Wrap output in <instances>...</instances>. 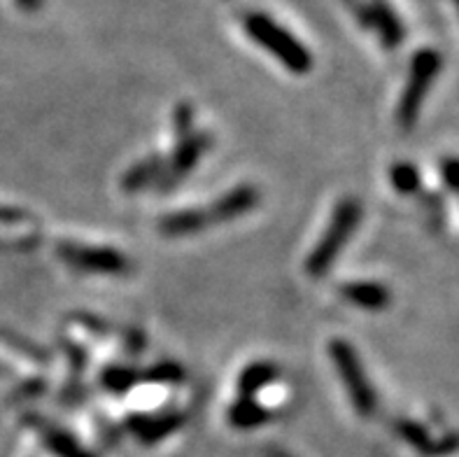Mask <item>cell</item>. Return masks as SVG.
<instances>
[{"instance_id":"cell-1","label":"cell","mask_w":459,"mask_h":457,"mask_svg":"<svg viewBox=\"0 0 459 457\" xmlns=\"http://www.w3.org/2000/svg\"><path fill=\"white\" fill-rule=\"evenodd\" d=\"M243 29L256 45L266 49L282 68L294 73V75H308L313 70V54H310L308 47L264 12L245 14Z\"/></svg>"},{"instance_id":"cell-2","label":"cell","mask_w":459,"mask_h":457,"mask_svg":"<svg viewBox=\"0 0 459 457\" xmlns=\"http://www.w3.org/2000/svg\"><path fill=\"white\" fill-rule=\"evenodd\" d=\"M361 215H364V210L355 197H345L336 203L325 236L315 243L310 255L306 257V273L310 278L320 280L332 271L333 261L341 257L345 245L350 243V238L355 236V232L359 229Z\"/></svg>"},{"instance_id":"cell-3","label":"cell","mask_w":459,"mask_h":457,"mask_svg":"<svg viewBox=\"0 0 459 457\" xmlns=\"http://www.w3.org/2000/svg\"><path fill=\"white\" fill-rule=\"evenodd\" d=\"M443 70V57L441 52L431 49V47H422L411 58L408 66V77L403 84L402 99L396 105V124L403 131H413L415 124L420 119L422 105H425L427 93L434 87L437 77L441 75Z\"/></svg>"},{"instance_id":"cell-4","label":"cell","mask_w":459,"mask_h":457,"mask_svg":"<svg viewBox=\"0 0 459 457\" xmlns=\"http://www.w3.org/2000/svg\"><path fill=\"white\" fill-rule=\"evenodd\" d=\"M329 357H332L338 376L343 381V388L348 392L352 409L361 417H371L373 413L378 411V392L368 381L359 353L345 338H332L329 341Z\"/></svg>"},{"instance_id":"cell-5","label":"cell","mask_w":459,"mask_h":457,"mask_svg":"<svg viewBox=\"0 0 459 457\" xmlns=\"http://www.w3.org/2000/svg\"><path fill=\"white\" fill-rule=\"evenodd\" d=\"M56 257L65 261L70 268L82 273H96V276H128L131 261L117 248L108 245H84L73 241L56 243Z\"/></svg>"},{"instance_id":"cell-6","label":"cell","mask_w":459,"mask_h":457,"mask_svg":"<svg viewBox=\"0 0 459 457\" xmlns=\"http://www.w3.org/2000/svg\"><path fill=\"white\" fill-rule=\"evenodd\" d=\"M210 147H212V134L208 131H194L186 138L178 140L170 156L166 159L161 180L157 182L159 191H170L180 185L182 180L198 166V162L204 159Z\"/></svg>"},{"instance_id":"cell-7","label":"cell","mask_w":459,"mask_h":457,"mask_svg":"<svg viewBox=\"0 0 459 457\" xmlns=\"http://www.w3.org/2000/svg\"><path fill=\"white\" fill-rule=\"evenodd\" d=\"M186 423V416L182 411H166V413H131L126 416L124 425L135 439L145 446H154L159 441L169 439L175 435L182 425Z\"/></svg>"},{"instance_id":"cell-8","label":"cell","mask_w":459,"mask_h":457,"mask_svg":"<svg viewBox=\"0 0 459 457\" xmlns=\"http://www.w3.org/2000/svg\"><path fill=\"white\" fill-rule=\"evenodd\" d=\"M259 198H262V194L252 185H238L233 187V189L224 191L220 198H215L205 208L208 210L210 224H224V222L245 217V215L252 213L259 206Z\"/></svg>"},{"instance_id":"cell-9","label":"cell","mask_w":459,"mask_h":457,"mask_svg":"<svg viewBox=\"0 0 459 457\" xmlns=\"http://www.w3.org/2000/svg\"><path fill=\"white\" fill-rule=\"evenodd\" d=\"M368 12H371V31L380 38L387 52H396L406 38V26L402 17L396 14L390 0H367Z\"/></svg>"},{"instance_id":"cell-10","label":"cell","mask_w":459,"mask_h":457,"mask_svg":"<svg viewBox=\"0 0 459 457\" xmlns=\"http://www.w3.org/2000/svg\"><path fill=\"white\" fill-rule=\"evenodd\" d=\"M341 296L352 306L361 308V311L380 312L385 308H390L392 292L385 283L378 280H350L338 287Z\"/></svg>"},{"instance_id":"cell-11","label":"cell","mask_w":459,"mask_h":457,"mask_svg":"<svg viewBox=\"0 0 459 457\" xmlns=\"http://www.w3.org/2000/svg\"><path fill=\"white\" fill-rule=\"evenodd\" d=\"M210 224L205 208H185L178 213H169L159 220V233L166 238H186L204 233Z\"/></svg>"},{"instance_id":"cell-12","label":"cell","mask_w":459,"mask_h":457,"mask_svg":"<svg viewBox=\"0 0 459 457\" xmlns=\"http://www.w3.org/2000/svg\"><path fill=\"white\" fill-rule=\"evenodd\" d=\"M29 423L33 425L38 432H40L45 446L54 453V457H93L87 448L82 446L75 436L65 432L64 427H56V425L40 420V417L29 416Z\"/></svg>"},{"instance_id":"cell-13","label":"cell","mask_w":459,"mask_h":457,"mask_svg":"<svg viewBox=\"0 0 459 457\" xmlns=\"http://www.w3.org/2000/svg\"><path fill=\"white\" fill-rule=\"evenodd\" d=\"M280 376V369L271 359H255L252 365L245 366L238 374L236 390L238 397H256L262 390L271 388Z\"/></svg>"},{"instance_id":"cell-14","label":"cell","mask_w":459,"mask_h":457,"mask_svg":"<svg viewBox=\"0 0 459 457\" xmlns=\"http://www.w3.org/2000/svg\"><path fill=\"white\" fill-rule=\"evenodd\" d=\"M163 166H166V159L161 154L145 156L143 162L134 163L122 175V189L126 194H135V191H143L147 187L157 185L163 175Z\"/></svg>"},{"instance_id":"cell-15","label":"cell","mask_w":459,"mask_h":457,"mask_svg":"<svg viewBox=\"0 0 459 457\" xmlns=\"http://www.w3.org/2000/svg\"><path fill=\"white\" fill-rule=\"evenodd\" d=\"M227 417L236 429H255L271 420V411L264 404H259L256 397H238L229 406Z\"/></svg>"},{"instance_id":"cell-16","label":"cell","mask_w":459,"mask_h":457,"mask_svg":"<svg viewBox=\"0 0 459 457\" xmlns=\"http://www.w3.org/2000/svg\"><path fill=\"white\" fill-rule=\"evenodd\" d=\"M394 429L399 439L406 441L408 446L422 453L425 457L437 455V439L429 435V429L425 425L408 420V417H399V420H394Z\"/></svg>"},{"instance_id":"cell-17","label":"cell","mask_w":459,"mask_h":457,"mask_svg":"<svg viewBox=\"0 0 459 457\" xmlns=\"http://www.w3.org/2000/svg\"><path fill=\"white\" fill-rule=\"evenodd\" d=\"M143 382L140 369L131 365H110L100 371V385L110 394H126Z\"/></svg>"},{"instance_id":"cell-18","label":"cell","mask_w":459,"mask_h":457,"mask_svg":"<svg viewBox=\"0 0 459 457\" xmlns=\"http://www.w3.org/2000/svg\"><path fill=\"white\" fill-rule=\"evenodd\" d=\"M390 185L402 197H413L422 189V173L413 162H394L390 166Z\"/></svg>"},{"instance_id":"cell-19","label":"cell","mask_w":459,"mask_h":457,"mask_svg":"<svg viewBox=\"0 0 459 457\" xmlns=\"http://www.w3.org/2000/svg\"><path fill=\"white\" fill-rule=\"evenodd\" d=\"M143 382H154V385H180L185 381V369L175 359H159L150 369L140 371Z\"/></svg>"},{"instance_id":"cell-20","label":"cell","mask_w":459,"mask_h":457,"mask_svg":"<svg viewBox=\"0 0 459 457\" xmlns=\"http://www.w3.org/2000/svg\"><path fill=\"white\" fill-rule=\"evenodd\" d=\"M61 346H64L65 355H68V359H70V374H73V381H70V385H80L82 374H84V369H87V365H89L87 350H84L82 346H77L75 341H70V338H64V341H61Z\"/></svg>"},{"instance_id":"cell-21","label":"cell","mask_w":459,"mask_h":457,"mask_svg":"<svg viewBox=\"0 0 459 457\" xmlns=\"http://www.w3.org/2000/svg\"><path fill=\"white\" fill-rule=\"evenodd\" d=\"M173 131L175 138H186L189 134H194V105L182 101V103L175 105L173 110Z\"/></svg>"},{"instance_id":"cell-22","label":"cell","mask_w":459,"mask_h":457,"mask_svg":"<svg viewBox=\"0 0 459 457\" xmlns=\"http://www.w3.org/2000/svg\"><path fill=\"white\" fill-rule=\"evenodd\" d=\"M441 180L446 189H450L453 194H459V156L450 154L441 159Z\"/></svg>"},{"instance_id":"cell-23","label":"cell","mask_w":459,"mask_h":457,"mask_svg":"<svg viewBox=\"0 0 459 457\" xmlns=\"http://www.w3.org/2000/svg\"><path fill=\"white\" fill-rule=\"evenodd\" d=\"M73 320H75L77 324H82L84 330L91 331V334L105 336L108 331H110L108 322H103V320L96 318V315H89V312H75V315H73Z\"/></svg>"},{"instance_id":"cell-24","label":"cell","mask_w":459,"mask_h":457,"mask_svg":"<svg viewBox=\"0 0 459 457\" xmlns=\"http://www.w3.org/2000/svg\"><path fill=\"white\" fill-rule=\"evenodd\" d=\"M124 350H126L128 357H138L143 350H145V334L140 330H128L124 336Z\"/></svg>"},{"instance_id":"cell-25","label":"cell","mask_w":459,"mask_h":457,"mask_svg":"<svg viewBox=\"0 0 459 457\" xmlns=\"http://www.w3.org/2000/svg\"><path fill=\"white\" fill-rule=\"evenodd\" d=\"M29 217V215L23 213V210L17 208H3L0 206V222H5V224H14V222H23Z\"/></svg>"},{"instance_id":"cell-26","label":"cell","mask_w":459,"mask_h":457,"mask_svg":"<svg viewBox=\"0 0 459 457\" xmlns=\"http://www.w3.org/2000/svg\"><path fill=\"white\" fill-rule=\"evenodd\" d=\"M14 3L26 14H35V12H40L42 5H45V0H14Z\"/></svg>"},{"instance_id":"cell-27","label":"cell","mask_w":459,"mask_h":457,"mask_svg":"<svg viewBox=\"0 0 459 457\" xmlns=\"http://www.w3.org/2000/svg\"><path fill=\"white\" fill-rule=\"evenodd\" d=\"M273 457H287V455H285V453H275Z\"/></svg>"},{"instance_id":"cell-28","label":"cell","mask_w":459,"mask_h":457,"mask_svg":"<svg viewBox=\"0 0 459 457\" xmlns=\"http://www.w3.org/2000/svg\"><path fill=\"white\" fill-rule=\"evenodd\" d=\"M453 3H455V7H457V12H459V0H453Z\"/></svg>"}]
</instances>
